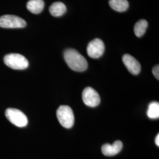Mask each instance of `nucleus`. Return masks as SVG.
Returning a JSON list of instances; mask_svg holds the SVG:
<instances>
[{
  "label": "nucleus",
  "mask_w": 159,
  "mask_h": 159,
  "mask_svg": "<svg viewBox=\"0 0 159 159\" xmlns=\"http://www.w3.org/2000/svg\"><path fill=\"white\" fill-rule=\"evenodd\" d=\"M64 60L68 67L75 71L81 72L86 70L87 61L84 57L74 49H68L64 53Z\"/></svg>",
  "instance_id": "obj_1"
},
{
  "label": "nucleus",
  "mask_w": 159,
  "mask_h": 159,
  "mask_svg": "<svg viewBox=\"0 0 159 159\" xmlns=\"http://www.w3.org/2000/svg\"><path fill=\"white\" fill-rule=\"evenodd\" d=\"M4 62L10 68L14 70H24L29 67L27 59L20 54L11 53L6 55Z\"/></svg>",
  "instance_id": "obj_2"
},
{
  "label": "nucleus",
  "mask_w": 159,
  "mask_h": 159,
  "mask_svg": "<svg viewBox=\"0 0 159 159\" xmlns=\"http://www.w3.org/2000/svg\"><path fill=\"white\" fill-rule=\"evenodd\" d=\"M57 117L61 125L65 128H71L74 123V116L71 108L68 106H61L57 110Z\"/></svg>",
  "instance_id": "obj_3"
},
{
  "label": "nucleus",
  "mask_w": 159,
  "mask_h": 159,
  "mask_svg": "<svg viewBox=\"0 0 159 159\" xmlns=\"http://www.w3.org/2000/svg\"><path fill=\"white\" fill-rule=\"evenodd\" d=\"M6 116L12 124L18 127H25L28 124V119L25 114L17 108H8L6 110Z\"/></svg>",
  "instance_id": "obj_4"
},
{
  "label": "nucleus",
  "mask_w": 159,
  "mask_h": 159,
  "mask_svg": "<svg viewBox=\"0 0 159 159\" xmlns=\"http://www.w3.org/2000/svg\"><path fill=\"white\" fill-rule=\"evenodd\" d=\"M26 21L23 18L14 15H4L0 17V27L5 29L24 28Z\"/></svg>",
  "instance_id": "obj_5"
},
{
  "label": "nucleus",
  "mask_w": 159,
  "mask_h": 159,
  "mask_svg": "<svg viewBox=\"0 0 159 159\" xmlns=\"http://www.w3.org/2000/svg\"><path fill=\"white\" fill-rule=\"evenodd\" d=\"M82 98L86 106L95 107L100 102V97L98 93L90 87L84 89L83 91Z\"/></svg>",
  "instance_id": "obj_6"
},
{
  "label": "nucleus",
  "mask_w": 159,
  "mask_h": 159,
  "mask_svg": "<svg viewBox=\"0 0 159 159\" xmlns=\"http://www.w3.org/2000/svg\"><path fill=\"white\" fill-rule=\"evenodd\" d=\"M104 50V44L100 39L92 40L89 43L87 48V52L89 56L93 58H98L102 56Z\"/></svg>",
  "instance_id": "obj_7"
},
{
  "label": "nucleus",
  "mask_w": 159,
  "mask_h": 159,
  "mask_svg": "<svg viewBox=\"0 0 159 159\" xmlns=\"http://www.w3.org/2000/svg\"><path fill=\"white\" fill-rule=\"evenodd\" d=\"M123 62L131 73L138 75L141 71V65L136 59L130 54H125L123 57Z\"/></svg>",
  "instance_id": "obj_8"
},
{
  "label": "nucleus",
  "mask_w": 159,
  "mask_h": 159,
  "mask_svg": "<svg viewBox=\"0 0 159 159\" xmlns=\"http://www.w3.org/2000/svg\"><path fill=\"white\" fill-rule=\"evenodd\" d=\"M123 143L117 140L113 143V144H105L102 148V153L106 156H114L118 153H119L120 151L123 148Z\"/></svg>",
  "instance_id": "obj_9"
},
{
  "label": "nucleus",
  "mask_w": 159,
  "mask_h": 159,
  "mask_svg": "<svg viewBox=\"0 0 159 159\" xmlns=\"http://www.w3.org/2000/svg\"><path fill=\"white\" fill-rule=\"evenodd\" d=\"M44 7L43 0H30L27 4V8L30 11L35 14H40Z\"/></svg>",
  "instance_id": "obj_10"
},
{
  "label": "nucleus",
  "mask_w": 159,
  "mask_h": 159,
  "mask_svg": "<svg viewBox=\"0 0 159 159\" xmlns=\"http://www.w3.org/2000/svg\"><path fill=\"white\" fill-rule=\"evenodd\" d=\"M49 11L54 17H60L65 14L67 11L66 6L61 2H56L51 4Z\"/></svg>",
  "instance_id": "obj_11"
},
{
  "label": "nucleus",
  "mask_w": 159,
  "mask_h": 159,
  "mask_svg": "<svg viewBox=\"0 0 159 159\" xmlns=\"http://www.w3.org/2000/svg\"><path fill=\"white\" fill-rule=\"evenodd\" d=\"M109 5L114 10L118 12L125 11L129 7L127 0H110Z\"/></svg>",
  "instance_id": "obj_12"
},
{
  "label": "nucleus",
  "mask_w": 159,
  "mask_h": 159,
  "mask_svg": "<svg viewBox=\"0 0 159 159\" xmlns=\"http://www.w3.org/2000/svg\"><path fill=\"white\" fill-rule=\"evenodd\" d=\"M148 27V21L146 20H140L137 21L134 28V31L135 35L138 37L143 36L146 33Z\"/></svg>",
  "instance_id": "obj_13"
},
{
  "label": "nucleus",
  "mask_w": 159,
  "mask_h": 159,
  "mask_svg": "<svg viewBox=\"0 0 159 159\" xmlns=\"http://www.w3.org/2000/svg\"><path fill=\"white\" fill-rule=\"evenodd\" d=\"M148 116L152 119H156L159 117V103L156 102H151L148 107Z\"/></svg>",
  "instance_id": "obj_14"
},
{
  "label": "nucleus",
  "mask_w": 159,
  "mask_h": 159,
  "mask_svg": "<svg viewBox=\"0 0 159 159\" xmlns=\"http://www.w3.org/2000/svg\"><path fill=\"white\" fill-rule=\"evenodd\" d=\"M153 73L155 77L157 80L159 79V65H156L153 68Z\"/></svg>",
  "instance_id": "obj_15"
},
{
  "label": "nucleus",
  "mask_w": 159,
  "mask_h": 159,
  "mask_svg": "<svg viewBox=\"0 0 159 159\" xmlns=\"http://www.w3.org/2000/svg\"><path fill=\"white\" fill-rule=\"evenodd\" d=\"M155 143L157 146H159V134H158L155 139Z\"/></svg>",
  "instance_id": "obj_16"
}]
</instances>
